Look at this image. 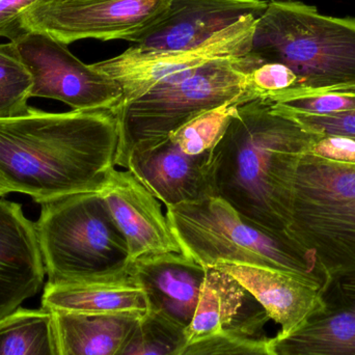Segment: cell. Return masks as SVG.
Wrapping results in <instances>:
<instances>
[{"label":"cell","instance_id":"cell-1","mask_svg":"<svg viewBox=\"0 0 355 355\" xmlns=\"http://www.w3.org/2000/svg\"><path fill=\"white\" fill-rule=\"evenodd\" d=\"M116 110L28 114L0 119V192H20L37 204L100 192L116 168Z\"/></svg>","mask_w":355,"mask_h":355},{"label":"cell","instance_id":"cell-2","mask_svg":"<svg viewBox=\"0 0 355 355\" xmlns=\"http://www.w3.org/2000/svg\"><path fill=\"white\" fill-rule=\"evenodd\" d=\"M322 137L275 112L268 98L242 104L213 150L217 196L248 223L287 237L298 168Z\"/></svg>","mask_w":355,"mask_h":355},{"label":"cell","instance_id":"cell-3","mask_svg":"<svg viewBox=\"0 0 355 355\" xmlns=\"http://www.w3.org/2000/svg\"><path fill=\"white\" fill-rule=\"evenodd\" d=\"M250 53L263 62H281L298 77L294 89L266 94L271 101L355 89V18L325 16L293 0H270L257 20Z\"/></svg>","mask_w":355,"mask_h":355},{"label":"cell","instance_id":"cell-4","mask_svg":"<svg viewBox=\"0 0 355 355\" xmlns=\"http://www.w3.org/2000/svg\"><path fill=\"white\" fill-rule=\"evenodd\" d=\"M261 62L252 53L214 60L114 107L119 123L116 166L124 168L132 152L170 139L174 131L207 110L227 102L248 103L265 97L250 79L252 69Z\"/></svg>","mask_w":355,"mask_h":355},{"label":"cell","instance_id":"cell-5","mask_svg":"<svg viewBox=\"0 0 355 355\" xmlns=\"http://www.w3.org/2000/svg\"><path fill=\"white\" fill-rule=\"evenodd\" d=\"M166 215L182 254L204 268L221 263L254 265L296 275L322 292L329 285L313 254L248 223L219 196L168 206Z\"/></svg>","mask_w":355,"mask_h":355},{"label":"cell","instance_id":"cell-6","mask_svg":"<svg viewBox=\"0 0 355 355\" xmlns=\"http://www.w3.org/2000/svg\"><path fill=\"white\" fill-rule=\"evenodd\" d=\"M35 230L47 283L108 279L132 266L124 235L100 192L42 205Z\"/></svg>","mask_w":355,"mask_h":355},{"label":"cell","instance_id":"cell-7","mask_svg":"<svg viewBox=\"0 0 355 355\" xmlns=\"http://www.w3.org/2000/svg\"><path fill=\"white\" fill-rule=\"evenodd\" d=\"M287 237L329 279H355V164L306 153L300 162Z\"/></svg>","mask_w":355,"mask_h":355},{"label":"cell","instance_id":"cell-8","mask_svg":"<svg viewBox=\"0 0 355 355\" xmlns=\"http://www.w3.org/2000/svg\"><path fill=\"white\" fill-rule=\"evenodd\" d=\"M259 18L254 15L244 17L202 45L190 49L150 51L132 45L120 55L92 66L120 85L123 98L119 105H125L176 75L214 60L248 55L252 51V35Z\"/></svg>","mask_w":355,"mask_h":355},{"label":"cell","instance_id":"cell-9","mask_svg":"<svg viewBox=\"0 0 355 355\" xmlns=\"http://www.w3.org/2000/svg\"><path fill=\"white\" fill-rule=\"evenodd\" d=\"M171 0H49L23 17L26 33L40 31L70 45L83 39L133 37L159 20Z\"/></svg>","mask_w":355,"mask_h":355},{"label":"cell","instance_id":"cell-10","mask_svg":"<svg viewBox=\"0 0 355 355\" xmlns=\"http://www.w3.org/2000/svg\"><path fill=\"white\" fill-rule=\"evenodd\" d=\"M12 43L33 77L31 97L58 100L73 110L114 108L122 102L120 85L81 62L66 44L40 31Z\"/></svg>","mask_w":355,"mask_h":355},{"label":"cell","instance_id":"cell-11","mask_svg":"<svg viewBox=\"0 0 355 355\" xmlns=\"http://www.w3.org/2000/svg\"><path fill=\"white\" fill-rule=\"evenodd\" d=\"M124 168L166 207L218 196L213 151L187 155L168 139L132 152Z\"/></svg>","mask_w":355,"mask_h":355},{"label":"cell","instance_id":"cell-12","mask_svg":"<svg viewBox=\"0 0 355 355\" xmlns=\"http://www.w3.org/2000/svg\"><path fill=\"white\" fill-rule=\"evenodd\" d=\"M267 0H171L164 14L152 26L131 40L150 51L190 49L244 17H260Z\"/></svg>","mask_w":355,"mask_h":355},{"label":"cell","instance_id":"cell-13","mask_svg":"<svg viewBox=\"0 0 355 355\" xmlns=\"http://www.w3.org/2000/svg\"><path fill=\"white\" fill-rule=\"evenodd\" d=\"M100 194L124 235L132 262L155 254L182 252L159 200L130 171L114 168Z\"/></svg>","mask_w":355,"mask_h":355},{"label":"cell","instance_id":"cell-14","mask_svg":"<svg viewBox=\"0 0 355 355\" xmlns=\"http://www.w3.org/2000/svg\"><path fill=\"white\" fill-rule=\"evenodd\" d=\"M45 275L35 223L22 205L0 200V319L35 296Z\"/></svg>","mask_w":355,"mask_h":355},{"label":"cell","instance_id":"cell-15","mask_svg":"<svg viewBox=\"0 0 355 355\" xmlns=\"http://www.w3.org/2000/svg\"><path fill=\"white\" fill-rule=\"evenodd\" d=\"M215 268L233 277L281 327L277 336L286 337L304 327L322 310V290L296 275L245 264L221 263Z\"/></svg>","mask_w":355,"mask_h":355},{"label":"cell","instance_id":"cell-16","mask_svg":"<svg viewBox=\"0 0 355 355\" xmlns=\"http://www.w3.org/2000/svg\"><path fill=\"white\" fill-rule=\"evenodd\" d=\"M322 296V310L304 327L269 339L275 354L355 355V279L331 282Z\"/></svg>","mask_w":355,"mask_h":355},{"label":"cell","instance_id":"cell-17","mask_svg":"<svg viewBox=\"0 0 355 355\" xmlns=\"http://www.w3.org/2000/svg\"><path fill=\"white\" fill-rule=\"evenodd\" d=\"M269 317L256 300L220 269L206 268L193 318L187 329L188 342L219 333L260 339Z\"/></svg>","mask_w":355,"mask_h":355},{"label":"cell","instance_id":"cell-18","mask_svg":"<svg viewBox=\"0 0 355 355\" xmlns=\"http://www.w3.org/2000/svg\"><path fill=\"white\" fill-rule=\"evenodd\" d=\"M132 271L147 295L149 312L188 329L206 268L182 252H166L133 261Z\"/></svg>","mask_w":355,"mask_h":355},{"label":"cell","instance_id":"cell-19","mask_svg":"<svg viewBox=\"0 0 355 355\" xmlns=\"http://www.w3.org/2000/svg\"><path fill=\"white\" fill-rule=\"evenodd\" d=\"M42 308L75 314H139L149 312V302L130 270L118 277L76 283L46 284Z\"/></svg>","mask_w":355,"mask_h":355},{"label":"cell","instance_id":"cell-20","mask_svg":"<svg viewBox=\"0 0 355 355\" xmlns=\"http://www.w3.org/2000/svg\"><path fill=\"white\" fill-rule=\"evenodd\" d=\"M141 316L54 313L60 355H114Z\"/></svg>","mask_w":355,"mask_h":355},{"label":"cell","instance_id":"cell-21","mask_svg":"<svg viewBox=\"0 0 355 355\" xmlns=\"http://www.w3.org/2000/svg\"><path fill=\"white\" fill-rule=\"evenodd\" d=\"M0 355H60L54 313L19 308L0 319Z\"/></svg>","mask_w":355,"mask_h":355},{"label":"cell","instance_id":"cell-22","mask_svg":"<svg viewBox=\"0 0 355 355\" xmlns=\"http://www.w3.org/2000/svg\"><path fill=\"white\" fill-rule=\"evenodd\" d=\"M187 344V329L162 315L148 312L114 355H180Z\"/></svg>","mask_w":355,"mask_h":355},{"label":"cell","instance_id":"cell-23","mask_svg":"<svg viewBox=\"0 0 355 355\" xmlns=\"http://www.w3.org/2000/svg\"><path fill=\"white\" fill-rule=\"evenodd\" d=\"M241 102H227L198 114L170 135L172 143L187 155L210 153L218 145L237 114Z\"/></svg>","mask_w":355,"mask_h":355},{"label":"cell","instance_id":"cell-24","mask_svg":"<svg viewBox=\"0 0 355 355\" xmlns=\"http://www.w3.org/2000/svg\"><path fill=\"white\" fill-rule=\"evenodd\" d=\"M33 77L12 42L0 44V119L25 116Z\"/></svg>","mask_w":355,"mask_h":355},{"label":"cell","instance_id":"cell-25","mask_svg":"<svg viewBox=\"0 0 355 355\" xmlns=\"http://www.w3.org/2000/svg\"><path fill=\"white\" fill-rule=\"evenodd\" d=\"M180 355H277L266 338L219 333L188 342Z\"/></svg>","mask_w":355,"mask_h":355},{"label":"cell","instance_id":"cell-26","mask_svg":"<svg viewBox=\"0 0 355 355\" xmlns=\"http://www.w3.org/2000/svg\"><path fill=\"white\" fill-rule=\"evenodd\" d=\"M277 107L296 114L327 116L355 110V96L327 92L298 96L285 101L275 102Z\"/></svg>","mask_w":355,"mask_h":355},{"label":"cell","instance_id":"cell-27","mask_svg":"<svg viewBox=\"0 0 355 355\" xmlns=\"http://www.w3.org/2000/svg\"><path fill=\"white\" fill-rule=\"evenodd\" d=\"M273 110L279 114L291 116L313 132L321 135H340L355 141V110L327 116H313L281 110L275 106V102Z\"/></svg>","mask_w":355,"mask_h":355},{"label":"cell","instance_id":"cell-28","mask_svg":"<svg viewBox=\"0 0 355 355\" xmlns=\"http://www.w3.org/2000/svg\"><path fill=\"white\" fill-rule=\"evenodd\" d=\"M250 79L254 87L265 95L288 91L298 85V77L295 73L281 62H261L252 69Z\"/></svg>","mask_w":355,"mask_h":355},{"label":"cell","instance_id":"cell-29","mask_svg":"<svg viewBox=\"0 0 355 355\" xmlns=\"http://www.w3.org/2000/svg\"><path fill=\"white\" fill-rule=\"evenodd\" d=\"M49 0H0V37L10 42L27 33L22 20L25 12Z\"/></svg>","mask_w":355,"mask_h":355},{"label":"cell","instance_id":"cell-30","mask_svg":"<svg viewBox=\"0 0 355 355\" xmlns=\"http://www.w3.org/2000/svg\"><path fill=\"white\" fill-rule=\"evenodd\" d=\"M309 154L329 162L355 164V141L340 135H323Z\"/></svg>","mask_w":355,"mask_h":355},{"label":"cell","instance_id":"cell-31","mask_svg":"<svg viewBox=\"0 0 355 355\" xmlns=\"http://www.w3.org/2000/svg\"><path fill=\"white\" fill-rule=\"evenodd\" d=\"M336 93L347 94V95L355 96V89H352V91L345 92H336Z\"/></svg>","mask_w":355,"mask_h":355},{"label":"cell","instance_id":"cell-32","mask_svg":"<svg viewBox=\"0 0 355 355\" xmlns=\"http://www.w3.org/2000/svg\"><path fill=\"white\" fill-rule=\"evenodd\" d=\"M58 1H70V0H58Z\"/></svg>","mask_w":355,"mask_h":355},{"label":"cell","instance_id":"cell-33","mask_svg":"<svg viewBox=\"0 0 355 355\" xmlns=\"http://www.w3.org/2000/svg\"><path fill=\"white\" fill-rule=\"evenodd\" d=\"M0 196H3V194H2L1 192H0Z\"/></svg>","mask_w":355,"mask_h":355}]
</instances>
